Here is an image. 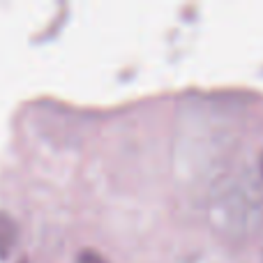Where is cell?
Wrapping results in <instances>:
<instances>
[{
  "instance_id": "1",
  "label": "cell",
  "mask_w": 263,
  "mask_h": 263,
  "mask_svg": "<svg viewBox=\"0 0 263 263\" xmlns=\"http://www.w3.org/2000/svg\"><path fill=\"white\" fill-rule=\"evenodd\" d=\"M18 238V227L7 210H0V259H7L12 254Z\"/></svg>"
},
{
  "instance_id": "2",
  "label": "cell",
  "mask_w": 263,
  "mask_h": 263,
  "mask_svg": "<svg viewBox=\"0 0 263 263\" xmlns=\"http://www.w3.org/2000/svg\"><path fill=\"white\" fill-rule=\"evenodd\" d=\"M77 263H109V261L95 250H83L81 254L77 256Z\"/></svg>"
},
{
  "instance_id": "3",
  "label": "cell",
  "mask_w": 263,
  "mask_h": 263,
  "mask_svg": "<svg viewBox=\"0 0 263 263\" xmlns=\"http://www.w3.org/2000/svg\"><path fill=\"white\" fill-rule=\"evenodd\" d=\"M261 176H263V155H261Z\"/></svg>"
},
{
  "instance_id": "4",
  "label": "cell",
  "mask_w": 263,
  "mask_h": 263,
  "mask_svg": "<svg viewBox=\"0 0 263 263\" xmlns=\"http://www.w3.org/2000/svg\"><path fill=\"white\" fill-rule=\"evenodd\" d=\"M18 263H26V261H18Z\"/></svg>"
},
{
  "instance_id": "5",
  "label": "cell",
  "mask_w": 263,
  "mask_h": 263,
  "mask_svg": "<svg viewBox=\"0 0 263 263\" xmlns=\"http://www.w3.org/2000/svg\"><path fill=\"white\" fill-rule=\"evenodd\" d=\"M261 263H263V261H261Z\"/></svg>"
}]
</instances>
